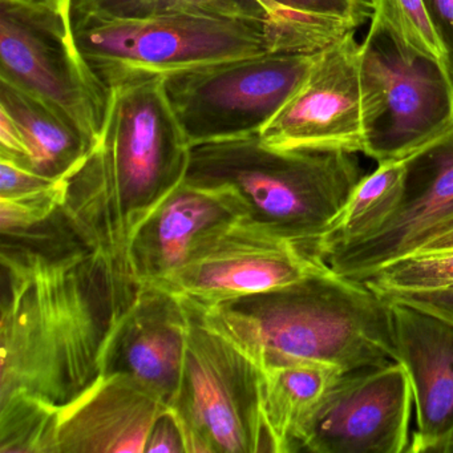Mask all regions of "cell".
<instances>
[{
  "mask_svg": "<svg viewBox=\"0 0 453 453\" xmlns=\"http://www.w3.org/2000/svg\"><path fill=\"white\" fill-rule=\"evenodd\" d=\"M0 453H52L55 418L104 375L124 318L115 278L59 209L2 233Z\"/></svg>",
  "mask_w": 453,
  "mask_h": 453,
  "instance_id": "obj_1",
  "label": "cell"
},
{
  "mask_svg": "<svg viewBox=\"0 0 453 453\" xmlns=\"http://www.w3.org/2000/svg\"><path fill=\"white\" fill-rule=\"evenodd\" d=\"M148 452L187 453L181 426L171 410L156 421L147 442Z\"/></svg>",
  "mask_w": 453,
  "mask_h": 453,
  "instance_id": "obj_28",
  "label": "cell"
},
{
  "mask_svg": "<svg viewBox=\"0 0 453 453\" xmlns=\"http://www.w3.org/2000/svg\"><path fill=\"white\" fill-rule=\"evenodd\" d=\"M189 311L165 288L142 285V293L108 344L104 375L124 373L171 405L179 391L187 352Z\"/></svg>",
  "mask_w": 453,
  "mask_h": 453,
  "instance_id": "obj_15",
  "label": "cell"
},
{
  "mask_svg": "<svg viewBox=\"0 0 453 453\" xmlns=\"http://www.w3.org/2000/svg\"><path fill=\"white\" fill-rule=\"evenodd\" d=\"M259 370L262 412L274 453L296 452L304 423L343 372L317 360H294Z\"/></svg>",
  "mask_w": 453,
  "mask_h": 453,
  "instance_id": "obj_18",
  "label": "cell"
},
{
  "mask_svg": "<svg viewBox=\"0 0 453 453\" xmlns=\"http://www.w3.org/2000/svg\"><path fill=\"white\" fill-rule=\"evenodd\" d=\"M318 52H269L164 75L190 147L261 134L298 91Z\"/></svg>",
  "mask_w": 453,
  "mask_h": 453,
  "instance_id": "obj_7",
  "label": "cell"
},
{
  "mask_svg": "<svg viewBox=\"0 0 453 453\" xmlns=\"http://www.w3.org/2000/svg\"><path fill=\"white\" fill-rule=\"evenodd\" d=\"M365 155L404 158L453 129V81L441 63L400 46L371 19L360 43Z\"/></svg>",
  "mask_w": 453,
  "mask_h": 453,
  "instance_id": "obj_8",
  "label": "cell"
},
{
  "mask_svg": "<svg viewBox=\"0 0 453 453\" xmlns=\"http://www.w3.org/2000/svg\"><path fill=\"white\" fill-rule=\"evenodd\" d=\"M73 43L99 81L164 76L269 52H317L355 31L349 23L301 26L280 20L174 14L140 20H83Z\"/></svg>",
  "mask_w": 453,
  "mask_h": 453,
  "instance_id": "obj_3",
  "label": "cell"
},
{
  "mask_svg": "<svg viewBox=\"0 0 453 453\" xmlns=\"http://www.w3.org/2000/svg\"><path fill=\"white\" fill-rule=\"evenodd\" d=\"M277 150L365 155L360 43L355 31L318 52L298 91L259 134Z\"/></svg>",
  "mask_w": 453,
  "mask_h": 453,
  "instance_id": "obj_12",
  "label": "cell"
},
{
  "mask_svg": "<svg viewBox=\"0 0 453 453\" xmlns=\"http://www.w3.org/2000/svg\"><path fill=\"white\" fill-rule=\"evenodd\" d=\"M371 2H372V0H370V4H371Z\"/></svg>",
  "mask_w": 453,
  "mask_h": 453,
  "instance_id": "obj_34",
  "label": "cell"
},
{
  "mask_svg": "<svg viewBox=\"0 0 453 453\" xmlns=\"http://www.w3.org/2000/svg\"><path fill=\"white\" fill-rule=\"evenodd\" d=\"M0 160L12 161L30 169V152L25 137L17 123L4 110H0Z\"/></svg>",
  "mask_w": 453,
  "mask_h": 453,
  "instance_id": "obj_30",
  "label": "cell"
},
{
  "mask_svg": "<svg viewBox=\"0 0 453 453\" xmlns=\"http://www.w3.org/2000/svg\"><path fill=\"white\" fill-rule=\"evenodd\" d=\"M362 282L379 296L453 288V250L408 254Z\"/></svg>",
  "mask_w": 453,
  "mask_h": 453,
  "instance_id": "obj_22",
  "label": "cell"
},
{
  "mask_svg": "<svg viewBox=\"0 0 453 453\" xmlns=\"http://www.w3.org/2000/svg\"><path fill=\"white\" fill-rule=\"evenodd\" d=\"M412 408L410 378L396 360L343 373L304 423L296 452H408Z\"/></svg>",
  "mask_w": 453,
  "mask_h": 453,
  "instance_id": "obj_11",
  "label": "cell"
},
{
  "mask_svg": "<svg viewBox=\"0 0 453 453\" xmlns=\"http://www.w3.org/2000/svg\"><path fill=\"white\" fill-rule=\"evenodd\" d=\"M453 219V129L407 156L404 192L396 211L373 234L333 249L326 264L338 275L365 280L415 253Z\"/></svg>",
  "mask_w": 453,
  "mask_h": 453,
  "instance_id": "obj_13",
  "label": "cell"
},
{
  "mask_svg": "<svg viewBox=\"0 0 453 453\" xmlns=\"http://www.w3.org/2000/svg\"><path fill=\"white\" fill-rule=\"evenodd\" d=\"M195 307L258 367L317 360L347 373L396 360L389 302L330 266L291 285Z\"/></svg>",
  "mask_w": 453,
  "mask_h": 453,
  "instance_id": "obj_2",
  "label": "cell"
},
{
  "mask_svg": "<svg viewBox=\"0 0 453 453\" xmlns=\"http://www.w3.org/2000/svg\"><path fill=\"white\" fill-rule=\"evenodd\" d=\"M327 267L325 259L242 216L198 235L181 266L152 286L208 309L291 285Z\"/></svg>",
  "mask_w": 453,
  "mask_h": 453,
  "instance_id": "obj_10",
  "label": "cell"
},
{
  "mask_svg": "<svg viewBox=\"0 0 453 453\" xmlns=\"http://www.w3.org/2000/svg\"><path fill=\"white\" fill-rule=\"evenodd\" d=\"M436 453H453V431L437 448Z\"/></svg>",
  "mask_w": 453,
  "mask_h": 453,
  "instance_id": "obj_33",
  "label": "cell"
},
{
  "mask_svg": "<svg viewBox=\"0 0 453 453\" xmlns=\"http://www.w3.org/2000/svg\"><path fill=\"white\" fill-rule=\"evenodd\" d=\"M371 6V19L380 23L400 46L447 68L444 49L424 0H372Z\"/></svg>",
  "mask_w": 453,
  "mask_h": 453,
  "instance_id": "obj_23",
  "label": "cell"
},
{
  "mask_svg": "<svg viewBox=\"0 0 453 453\" xmlns=\"http://www.w3.org/2000/svg\"><path fill=\"white\" fill-rule=\"evenodd\" d=\"M55 181L12 161L0 160V196L25 195Z\"/></svg>",
  "mask_w": 453,
  "mask_h": 453,
  "instance_id": "obj_27",
  "label": "cell"
},
{
  "mask_svg": "<svg viewBox=\"0 0 453 453\" xmlns=\"http://www.w3.org/2000/svg\"><path fill=\"white\" fill-rule=\"evenodd\" d=\"M391 304L396 362L407 371L415 408L412 453H436L453 431V325L399 302Z\"/></svg>",
  "mask_w": 453,
  "mask_h": 453,
  "instance_id": "obj_16",
  "label": "cell"
},
{
  "mask_svg": "<svg viewBox=\"0 0 453 453\" xmlns=\"http://www.w3.org/2000/svg\"><path fill=\"white\" fill-rule=\"evenodd\" d=\"M432 25L445 52L447 70L453 81V0H424Z\"/></svg>",
  "mask_w": 453,
  "mask_h": 453,
  "instance_id": "obj_29",
  "label": "cell"
},
{
  "mask_svg": "<svg viewBox=\"0 0 453 453\" xmlns=\"http://www.w3.org/2000/svg\"><path fill=\"white\" fill-rule=\"evenodd\" d=\"M102 152L100 214L132 250L137 230L184 182L190 147L163 76L129 79L111 89Z\"/></svg>",
  "mask_w": 453,
  "mask_h": 453,
  "instance_id": "obj_5",
  "label": "cell"
},
{
  "mask_svg": "<svg viewBox=\"0 0 453 453\" xmlns=\"http://www.w3.org/2000/svg\"><path fill=\"white\" fill-rule=\"evenodd\" d=\"M169 405L124 373L103 378L55 418L52 453H145Z\"/></svg>",
  "mask_w": 453,
  "mask_h": 453,
  "instance_id": "obj_14",
  "label": "cell"
},
{
  "mask_svg": "<svg viewBox=\"0 0 453 453\" xmlns=\"http://www.w3.org/2000/svg\"><path fill=\"white\" fill-rule=\"evenodd\" d=\"M246 216L229 188L198 187L184 181L137 230L132 265L142 285H157L187 258L193 242L219 222Z\"/></svg>",
  "mask_w": 453,
  "mask_h": 453,
  "instance_id": "obj_17",
  "label": "cell"
},
{
  "mask_svg": "<svg viewBox=\"0 0 453 453\" xmlns=\"http://www.w3.org/2000/svg\"><path fill=\"white\" fill-rule=\"evenodd\" d=\"M17 4H25L35 9L51 10V12H62L68 17V2L70 0H12Z\"/></svg>",
  "mask_w": 453,
  "mask_h": 453,
  "instance_id": "obj_32",
  "label": "cell"
},
{
  "mask_svg": "<svg viewBox=\"0 0 453 453\" xmlns=\"http://www.w3.org/2000/svg\"><path fill=\"white\" fill-rule=\"evenodd\" d=\"M184 303L189 311L187 352L169 410L181 426L187 453L274 452L262 412L258 365Z\"/></svg>",
  "mask_w": 453,
  "mask_h": 453,
  "instance_id": "obj_6",
  "label": "cell"
},
{
  "mask_svg": "<svg viewBox=\"0 0 453 453\" xmlns=\"http://www.w3.org/2000/svg\"><path fill=\"white\" fill-rule=\"evenodd\" d=\"M265 4L288 19L303 22L346 20L360 26L372 15L370 0H264Z\"/></svg>",
  "mask_w": 453,
  "mask_h": 453,
  "instance_id": "obj_25",
  "label": "cell"
},
{
  "mask_svg": "<svg viewBox=\"0 0 453 453\" xmlns=\"http://www.w3.org/2000/svg\"><path fill=\"white\" fill-rule=\"evenodd\" d=\"M0 81L42 100L97 147L111 92L84 62L62 12L0 0Z\"/></svg>",
  "mask_w": 453,
  "mask_h": 453,
  "instance_id": "obj_9",
  "label": "cell"
},
{
  "mask_svg": "<svg viewBox=\"0 0 453 453\" xmlns=\"http://www.w3.org/2000/svg\"><path fill=\"white\" fill-rule=\"evenodd\" d=\"M68 176L25 195L0 196L2 233L28 229L54 216L65 203Z\"/></svg>",
  "mask_w": 453,
  "mask_h": 453,
  "instance_id": "obj_24",
  "label": "cell"
},
{
  "mask_svg": "<svg viewBox=\"0 0 453 453\" xmlns=\"http://www.w3.org/2000/svg\"><path fill=\"white\" fill-rule=\"evenodd\" d=\"M0 110L19 127L31 171L47 179L67 177L95 148L73 121L4 81H0Z\"/></svg>",
  "mask_w": 453,
  "mask_h": 453,
  "instance_id": "obj_19",
  "label": "cell"
},
{
  "mask_svg": "<svg viewBox=\"0 0 453 453\" xmlns=\"http://www.w3.org/2000/svg\"><path fill=\"white\" fill-rule=\"evenodd\" d=\"M407 157L383 161L365 174L320 243V256L378 232L396 211L404 192ZM326 262V261H325Z\"/></svg>",
  "mask_w": 453,
  "mask_h": 453,
  "instance_id": "obj_20",
  "label": "cell"
},
{
  "mask_svg": "<svg viewBox=\"0 0 453 453\" xmlns=\"http://www.w3.org/2000/svg\"><path fill=\"white\" fill-rule=\"evenodd\" d=\"M354 153L277 150L259 134L195 145L184 181L225 187L246 216L320 257V243L362 179Z\"/></svg>",
  "mask_w": 453,
  "mask_h": 453,
  "instance_id": "obj_4",
  "label": "cell"
},
{
  "mask_svg": "<svg viewBox=\"0 0 453 453\" xmlns=\"http://www.w3.org/2000/svg\"><path fill=\"white\" fill-rule=\"evenodd\" d=\"M453 250V219L442 224L441 226L431 233L426 242L418 251H444Z\"/></svg>",
  "mask_w": 453,
  "mask_h": 453,
  "instance_id": "obj_31",
  "label": "cell"
},
{
  "mask_svg": "<svg viewBox=\"0 0 453 453\" xmlns=\"http://www.w3.org/2000/svg\"><path fill=\"white\" fill-rule=\"evenodd\" d=\"M174 14H208L221 17L280 20L301 26H328L331 20L303 22L273 12L264 0H70V26L83 20H140Z\"/></svg>",
  "mask_w": 453,
  "mask_h": 453,
  "instance_id": "obj_21",
  "label": "cell"
},
{
  "mask_svg": "<svg viewBox=\"0 0 453 453\" xmlns=\"http://www.w3.org/2000/svg\"><path fill=\"white\" fill-rule=\"evenodd\" d=\"M387 301L399 302L436 315L453 325V288L436 291H412V293H392L380 296Z\"/></svg>",
  "mask_w": 453,
  "mask_h": 453,
  "instance_id": "obj_26",
  "label": "cell"
}]
</instances>
